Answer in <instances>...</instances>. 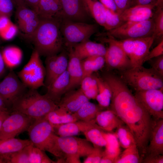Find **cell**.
I'll return each instance as SVG.
<instances>
[{"label":"cell","mask_w":163,"mask_h":163,"mask_svg":"<svg viewBox=\"0 0 163 163\" xmlns=\"http://www.w3.org/2000/svg\"><path fill=\"white\" fill-rule=\"evenodd\" d=\"M104 79L112 93L110 110L129 129L142 158L146 154L153 124L152 117L122 79L110 74Z\"/></svg>","instance_id":"cell-1"},{"label":"cell","mask_w":163,"mask_h":163,"mask_svg":"<svg viewBox=\"0 0 163 163\" xmlns=\"http://www.w3.org/2000/svg\"><path fill=\"white\" fill-rule=\"evenodd\" d=\"M40 19L30 39L40 56L47 57L57 54L62 50L64 45L60 30L61 19Z\"/></svg>","instance_id":"cell-2"},{"label":"cell","mask_w":163,"mask_h":163,"mask_svg":"<svg viewBox=\"0 0 163 163\" xmlns=\"http://www.w3.org/2000/svg\"><path fill=\"white\" fill-rule=\"evenodd\" d=\"M27 89L13 103L12 111L21 112L34 120L44 118L58 104L37 89Z\"/></svg>","instance_id":"cell-3"},{"label":"cell","mask_w":163,"mask_h":163,"mask_svg":"<svg viewBox=\"0 0 163 163\" xmlns=\"http://www.w3.org/2000/svg\"><path fill=\"white\" fill-rule=\"evenodd\" d=\"M27 131L30 140L34 146L54 155L58 158L57 163L64 162V157L56 144L57 135L45 117L34 120Z\"/></svg>","instance_id":"cell-4"},{"label":"cell","mask_w":163,"mask_h":163,"mask_svg":"<svg viewBox=\"0 0 163 163\" xmlns=\"http://www.w3.org/2000/svg\"><path fill=\"white\" fill-rule=\"evenodd\" d=\"M122 79L136 91L163 88L162 77L151 68L142 66L122 71Z\"/></svg>","instance_id":"cell-5"},{"label":"cell","mask_w":163,"mask_h":163,"mask_svg":"<svg viewBox=\"0 0 163 163\" xmlns=\"http://www.w3.org/2000/svg\"><path fill=\"white\" fill-rule=\"evenodd\" d=\"M97 29L96 24L74 21L64 18L60 22L64 44L69 49L77 44L89 40Z\"/></svg>","instance_id":"cell-6"},{"label":"cell","mask_w":163,"mask_h":163,"mask_svg":"<svg viewBox=\"0 0 163 163\" xmlns=\"http://www.w3.org/2000/svg\"><path fill=\"white\" fill-rule=\"evenodd\" d=\"M154 31V23L152 17L140 22H126L119 27L99 36L123 40L152 36Z\"/></svg>","instance_id":"cell-7"},{"label":"cell","mask_w":163,"mask_h":163,"mask_svg":"<svg viewBox=\"0 0 163 163\" xmlns=\"http://www.w3.org/2000/svg\"><path fill=\"white\" fill-rule=\"evenodd\" d=\"M40 56L34 50L27 63L18 73L20 79L28 88L37 89L44 86L45 69Z\"/></svg>","instance_id":"cell-8"},{"label":"cell","mask_w":163,"mask_h":163,"mask_svg":"<svg viewBox=\"0 0 163 163\" xmlns=\"http://www.w3.org/2000/svg\"><path fill=\"white\" fill-rule=\"evenodd\" d=\"M117 40L129 59L133 68L142 66L154 41V38L152 36Z\"/></svg>","instance_id":"cell-9"},{"label":"cell","mask_w":163,"mask_h":163,"mask_svg":"<svg viewBox=\"0 0 163 163\" xmlns=\"http://www.w3.org/2000/svg\"><path fill=\"white\" fill-rule=\"evenodd\" d=\"M100 40L109 44L104 56L108 68L122 71L132 68L129 59L117 40L104 37L100 38Z\"/></svg>","instance_id":"cell-10"},{"label":"cell","mask_w":163,"mask_h":163,"mask_svg":"<svg viewBox=\"0 0 163 163\" xmlns=\"http://www.w3.org/2000/svg\"><path fill=\"white\" fill-rule=\"evenodd\" d=\"M134 96L155 120L163 119V88L136 91Z\"/></svg>","instance_id":"cell-11"},{"label":"cell","mask_w":163,"mask_h":163,"mask_svg":"<svg viewBox=\"0 0 163 163\" xmlns=\"http://www.w3.org/2000/svg\"><path fill=\"white\" fill-rule=\"evenodd\" d=\"M34 120L21 112L12 111L2 125L0 139L15 138L20 133L27 130Z\"/></svg>","instance_id":"cell-12"},{"label":"cell","mask_w":163,"mask_h":163,"mask_svg":"<svg viewBox=\"0 0 163 163\" xmlns=\"http://www.w3.org/2000/svg\"><path fill=\"white\" fill-rule=\"evenodd\" d=\"M28 88L14 72L11 70L0 82V96L10 109L14 102Z\"/></svg>","instance_id":"cell-13"},{"label":"cell","mask_w":163,"mask_h":163,"mask_svg":"<svg viewBox=\"0 0 163 163\" xmlns=\"http://www.w3.org/2000/svg\"><path fill=\"white\" fill-rule=\"evenodd\" d=\"M56 142L60 151L66 157L76 155L80 157L87 156L92 151L93 146L86 139L74 136H60L57 135Z\"/></svg>","instance_id":"cell-14"},{"label":"cell","mask_w":163,"mask_h":163,"mask_svg":"<svg viewBox=\"0 0 163 163\" xmlns=\"http://www.w3.org/2000/svg\"><path fill=\"white\" fill-rule=\"evenodd\" d=\"M62 18L70 21L91 23L92 18L84 0H60Z\"/></svg>","instance_id":"cell-15"},{"label":"cell","mask_w":163,"mask_h":163,"mask_svg":"<svg viewBox=\"0 0 163 163\" xmlns=\"http://www.w3.org/2000/svg\"><path fill=\"white\" fill-rule=\"evenodd\" d=\"M68 62L66 52L46 57L44 86L46 88L58 77L67 70Z\"/></svg>","instance_id":"cell-16"},{"label":"cell","mask_w":163,"mask_h":163,"mask_svg":"<svg viewBox=\"0 0 163 163\" xmlns=\"http://www.w3.org/2000/svg\"><path fill=\"white\" fill-rule=\"evenodd\" d=\"M16 16L19 28L30 39L39 23L40 19L36 12L27 6L17 7Z\"/></svg>","instance_id":"cell-17"},{"label":"cell","mask_w":163,"mask_h":163,"mask_svg":"<svg viewBox=\"0 0 163 163\" xmlns=\"http://www.w3.org/2000/svg\"><path fill=\"white\" fill-rule=\"evenodd\" d=\"M154 4L139 5L130 7L125 10L120 15L124 22H140L152 18L154 13Z\"/></svg>","instance_id":"cell-18"},{"label":"cell","mask_w":163,"mask_h":163,"mask_svg":"<svg viewBox=\"0 0 163 163\" xmlns=\"http://www.w3.org/2000/svg\"><path fill=\"white\" fill-rule=\"evenodd\" d=\"M146 156L163 154V119L154 121L149 138Z\"/></svg>","instance_id":"cell-19"},{"label":"cell","mask_w":163,"mask_h":163,"mask_svg":"<svg viewBox=\"0 0 163 163\" xmlns=\"http://www.w3.org/2000/svg\"><path fill=\"white\" fill-rule=\"evenodd\" d=\"M98 126L95 119L89 121L76 120L65 124L53 126L55 133L60 136H74L88 129Z\"/></svg>","instance_id":"cell-20"},{"label":"cell","mask_w":163,"mask_h":163,"mask_svg":"<svg viewBox=\"0 0 163 163\" xmlns=\"http://www.w3.org/2000/svg\"><path fill=\"white\" fill-rule=\"evenodd\" d=\"M70 49L81 60L94 56H104L106 51L103 44L89 40L77 44Z\"/></svg>","instance_id":"cell-21"},{"label":"cell","mask_w":163,"mask_h":163,"mask_svg":"<svg viewBox=\"0 0 163 163\" xmlns=\"http://www.w3.org/2000/svg\"><path fill=\"white\" fill-rule=\"evenodd\" d=\"M34 11L40 19H62L60 0H40Z\"/></svg>","instance_id":"cell-22"},{"label":"cell","mask_w":163,"mask_h":163,"mask_svg":"<svg viewBox=\"0 0 163 163\" xmlns=\"http://www.w3.org/2000/svg\"><path fill=\"white\" fill-rule=\"evenodd\" d=\"M69 50L67 69L69 75V82L66 92L80 85L83 77L81 60L75 54L71 49Z\"/></svg>","instance_id":"cell-23"},{"label":"cell","mask_w":163,"mask_h":163,"mask_svg":"<svg viewBox=\"0 0 163 163\" xmlns=\"http://www.w3.org/2000/svg\"><path fill=\"white\" fill-rule=\"evenodd\" d=\"M88 101L89 100L80 88L66 94L61 98L58 105L68 112L73 113Z\"/></svg>","instance_id":"cell-24"},{"label":"cell","mask_w":163,"mask_h":163,"mask_svg":"<svg viewBox=\"0 0 163 163\" xmlns=\"http://www.w3.org/2000/svg\"><path fill=\"white\" fill-rule=\"evenodd\" d=\"M69 82V75L66 70L56 78L47 88V92L45 95L58 104L62 95L66 92Z\"/></svg>","instance_id":"cell-25"},{"label":"cell","mask_w":163,"mask_h":163,"mask_svg":"<svg viewBox=\"0 0 163 163\" xmlns=\"http://www.w3.org/2000/svg\"><path fill=\"white\" fill-rule=\"evenodd\" d=\"M95 120L97 124L103 130L109 132L123 123L110 109L99 111L96 115Z\"/></svg>","instance_id":"cell-26"},{"label":"cell","mask_w":163,"mask_h":163,"mask_svg":"<svg viewBox=\"0 0 163 163\" xmlns=\"http://www.w3.org/2000/svg\"><path fill=\"white\" fill-rule=\"evenodd\" d=\"M45 118L53 126L77 120L72 113L68 112L58 106L49 112Z\"/></svg>","instance_id":"cell-27"},{"label":"cell","mask_w":163,"mask_h":163,"mask_svg":"<svg viewBox=\"0 0 163 163\" xmlns=\"http://www.w3.org/2000/svg\"><path fill=\"white\" fill-rule=\"evenodd\" d=\"M31 143L30 140L15 138L0 139V155L19 151Z\"/></svg>","instance_id":"cell-28"},{"label":"cell","mask_w":163,"mask_h":163,"mask_svg":"<svg viewBox=\"0 0 163 163\" xmlns=\"http://www.w3.org/2000/svg\"><path fill=\"white\" fill-rule=\"evenodd\" d=\"M97 81L98 93L95 99L101 108L110 106L112 96L111 90L107 82L100 77L95 76Z\"/></svg>","instance_id":"cell-29"},{"label":"cell","mask_w":163,"mask_h":163,"mask_svg":"<svg viewBox=\"0 0 163 163\" xmlns=\"http://www.w3.org/2000/svg\"><path fill=\"white\" fill-rule=\"evenodd\" d=\"M101 108L88 101L72 114L77 120L89 121L95 119L97 113L101 110Z\"/></svg>","instance_id":"cell-30"},{"label":"cell","mask_w":163,"mask_h":163,"mask_svg":"<svg viewBox=\"0 0 163 163\" xmlns=\"http://www.w3.org/2000/svg\"><path fill=\"white\" fill-rule=\"evenodd\" d=\"M102 133L106 142L103 155L110 158L115 162L120 154V145L117 138L114 133H106L103 131Z\"/></svg>","instance_id":"cell-31"},{"label":"cell","mask_w":163,"mask_h":163,"mask_svg":"<svg viewBox=\"0 0 163 163\" xmlns=\"http://www.w3.org/2000/svg\"><path fill=\"white\" fill-rule=\"evenodd\" d=\"M91 16L99 24L104 27L105 21V8L97 0H84Z\"/></svg>","instance_id":"cell-32"},{"label":"cell","mask_w":163,"mask_h":163,"mask_svg":"<svg viewBox=\"0 0 163 163\" xmlns=\"http://www.w3.org/2000/svg\"><path fill=\"white\" fill-rule=\"evenodd\" d=\"M105 63L104 56H91L82 60L83 77L91 75L94 72L100 69Z\"/></svg>","instance_id":"cell-33"},{"label":"cell","mask_w":163,"mask_h":163,"mask_svg":"<svg viewBox=\"0 0 163 163\" xmlns=\"http://www.w3.org/2000/svg\"><path fill=\"white\" fill-rule=\"evenodd\" d=\"M2 55L5 66L10 69L18 65L22 57L21 50L19 48L13 46L5 48L3 51Z\"/></svg>","instance_id":"cell-34"},{"label":"cell","mask_w":163,"mask_h":163,"mask_svg":"<svg viewBox=\"0 0 163 163\" xmlns=\"http://www.w3.org/2000/svg\"><path fill=\"white\" fill-rule=\"evenodd\" d=\"M32 144L19 151L0 155L3 163H29V152Z\"/></svg>","instance_id":"cell-35"},{"label":"cell","mask_w":163,"mask_h":163,"mask_svg":"<svg viewBox=\"0 0 163 163\" xmlns=\"http://www.w3.org/2000/svg\"><path fill=\"white\" fill-rule=\"evenodd\" d=\"M138 148L136 144L125 149L119 155L115 163H138L142 162Z\"/></svg>","instance_id":"cell-36"},{"label":"cell","mask_w":163,"mask_h":163,"mask_svg":"<svg viewBox=\"0 0 163 163\" xmlns=\"http://www.w3.org/2000/svg\"><path fill=\"white\" fill-rule=\"evenodd\" d=\"M103 130L99 126L92 127L85 131L83 133L86 139L91 142L93 146L102 148L106 144L105 139L102 134Z\"/></svg>","instance_id":"cell-37"},{"label":"cell","mask_w":163,"mask_h":163,"mask_svg":"<svg viewBox=\"0 0 163 163\" xmlns=\"http://www.w3.org/2000/svg\"><path fill=\"white\" fill-rule=\"evenodd\" d=\"M116 129L114 133L122 147L125 149L133 145L136 144L133 136L127 126L122 125Z\"/></svg>","instance_id":"cell-38"},{"label":"cell","mask_w":163,"mask_h":163,"mask_svg":"<svg viewBox=\"0 0 163 163\" xmlns=\"http://www.w3.org/2000/svg\"><path fill=\"white\" fill-rule=\"evenodd\" d=\"M29 163H54L46 154L45 151L36 147L32 143L29 154Z\"/></svg>","instance_id":"cell-39"},{"label":"cell","mask_w":163,"mask_h":163,"mask_svg":"<svg viewBox=\"0 0 163 163\" xmlns=\"http://www.w3.org/2000/svg\"><path fill=\"white\" fill-rule=\"evenodd\" d=\"M105 8V21L104 27L107 31L115 29L124 23L117 13Z\"/></svg>","instance_id":"cell-40"},{"label":"cell","mask_w":163,"mask_h":163,"mask_svg":"<svg viewBox=\"0 0 163 163\" xmlns=\"http://www.w3.org/2000/svg\"><path fill=\"white\" fill-rule=\"evenodd\" d=\"M152 18L154 23V41H161L163 39V8H157Z\"/></svg>","instance_id":"cell-41"},{"label":"cell","mask_w":163,"mask_h":163,"mask_svg":"<svg viewBox=\"0 0 163 163\" xmlns=\"http://www.w3.org/2000/svg\"><path fill=\"white\" fill-rule=\"evenodd\" d=\"M104 151L102 148L93 146L90 152L84 161V163H100L101 159L103 155Z\"/></svg>","instance_id":"cell-42"},{"label":"cell","mask_w":163,"mask_h":163,"mask_svg":"<svg viewBox=\"0 0 163 163\" xmlns=\"http://www.w3.org/2000/svg\"><path fill=\"white\" fill-rule=\"evenodd\" d=\"M15 6L13 0H0V16L5 15L10 17Z\"/></svg>","instance_id":"cell-43"},{"label":"cell","mask_w":163,"mask_h":163,"mask_svg":"<svg viewBox=\"0 0 163 163\" xmlns=\"http://www.w3.org/2000/svg\"><path fill=\"white\" fill-rule=\"evenodd\" d=\"M149 60L151 61V68L158 74L163 77V55Z\"/></svg>","instance_id":"cell-44"},{"label":"cell","mask_w":163,"mask_h":163,"mask_svg":"<svg viewBox=\"0 0 163 163\" xmlns=\"http://www.w3.org/2000/svg\"><path fill=\"white\" fill-rule=\"evenodd\" d=\"M18 30L17 26L11 22L9 26L0 34V36L5 40H9L15 36Z\"/></svg>","instance_id":"cell-45"},{"label":"cell","mask_w":163,"mask_h":163,"mask_svg":"<svg viewBox=\"0 0 163 163\" xmlns=\"http://www.w3.org/2000/svg\"><path fill=\"white\" fill-rule=\"evenodd\" d=\"M163 55V39L152 50L149 51L145 59L144 62L155 58Z\"/></svg>","instance_id":"cell-46"},{"label":"cell","mask_w":163,"mask_h":163,"mask_svg":"<svg viewBox=\"0 0 163 163\" xmlns=\"http://www.w3.org/2000/svg\"><path fill=\"white\" fill-rule=\"evenodd\" d=\"M94 78L95 76L92 75L83 78L80 85H81L80 89L83 92L92 87Z\"/></svg>","instance_id":"cell-47"},{"label":"cell","mask_w":163,"mask_h":163,"mask_svg":"<svg viewBox=\"0 0 163 163\" xmlns=\"http://www.w3.org/2000/svg\"><path fill=\"white\" fill-rule=\"evenodd\" d=\"M117 8V13L120 15L123 11L130 7L132 0H113Z\"/></svg>","instance_id":"cell-48"},{"label":"cell","mask_w":163,"mask_h":163,"mask_svg":"<svg viewBox=\"0 0 163 163\" xmlns=\"http://www.w3.org/2000/svg\"><path fill=\"white\" fill-rule=\"evenodd\" d=\"M142 161L145 163H163V155L154 156L146 155Z\"/></svg>","instance_id":"cell-49"},{"label":"cell","mask_w":163,"mask_h":163,"mask_svg":"<svg viewBox=\"0 0 163 163\" xmlns=\"http://www.w3.org/2000/svg\"><path fill=\"white\" fill-rule=\"evenodd\" d=\"M10 18L5 15L0 16V34L11 23Z\"/></svg>","instance_id":"cell-50"},{"label":"cell","mask_w":163,"mask_h":163,"mask_svg":"<svg viewBox=\"0 0 163 163\" xmlns=\"http://www.w3.org/2000/svg\"><path fill=\"white\" fill-rule=\"evenodd\" d=\"M83 93L89 100L95 99L98 93V87H91Z\"/></svg>","instance_id":"cell-51"},{"label":"cell","mask_w":163,"mask_h":163,"mask_svg":"<svg viewBox=\"0 0 163 163\" xmlns=\"http://www.w3.org/2000/svg\"><path fill=\"white\" fill-rule=\"evenodd\" d=\"M106 8L117 13V8L113 0H99Z\"/></svg>","instance_id":"cell-52"},{"label":"cell","mask_w":163,"mask_h":163,"mask_svg":"<svg viewBox=\"0 0 163 163\" xmlns=\"http://www.w3.org/2000/svg\"><path fill=\"white\" fill-rule=\"evenodd\" d=\"M156 0H132L130 7L136 5L154 4Z\"/></svg>","instance_id":"cell-53"},{"label":"cell","mask_w":163,"mask_h":163,"mask_svg":"<svg viewBox=\"0 0 163 163\" xmlns=\"http://www.w3.org/2000/svg\"><path fill=\"white\" fill-rule=\"evenodd\" d=\"M80 157L76 155H69L66 157L65 163H81Z\"/></svg>","instance_id":"cell-54"},{"label":"cell","mask_w":163,"mask_h":163,"mask_svg":"<svg viewBox=\"0 0 163 163\" xmlns=\"http://www.w3.org/2000/svg\"><path fill=\"white\" fill-rule=\"evenodd\" d=\"M5 64L2 53L0 51V79L4 75L5 71Z\"/></svg>","instance_id":"cell-55"},{"label":"cell","mask_w":163,"mask_h":163,"mask_svg":"<svg viewBox=\"0 0 163 163\" xmlns=\"http://www.w3.org/2000/svg\"><path fill=\"white\" fill-rule=\"evenodd\" d=\"M10 111H6L0 110V129L5 119L10 113Z\"/></svg>","instance_id":"cell-56"},{"label":"cell","mask_w":163,"mask_h":163,"mask_svg":"<svg viewBox=\"0 0 163 163\" xmlns=\"http://www.w3.org/2000/svg\"><path fill=\"white\" fill-rule=\"evenodd\" d=\"M27 5L34 10L40 0H26Z\"/></svg>","instance_id":"cell-57"},{"label":"cell","mask_w":163,"mask_h":163,"mask_svg":"<svg viewBox=\"0 0 163 163\" xmlns=\"http://www.w3.org/2000/svg\"><path fill=\"white\" fill-rule=\"evenodd\" d=\"M114 161L108 157L103 155L100 161V163H113Z\"/></svg>","instance_id":"cell-58"},{"label":"cell","mask_w":163,"mask_h":163,"mask_svg":"<svg viewBox=\"0 0 163 163\" xmlns=\"http://www.w3.org/2000/svg\"><path fill=\"white\" fill-rule=\"evenodd\" d=\"M0 110L4 111H10L0 96Z\"/></svg>","instance_id":"cell-59"},{"label":"cell","mask_w":163,"mask_h":163,"mask_svg":"<svg viewBox=\"0 0 163 163\" xmlns=\"http://www.w3.org/2000/svg\"><path fill=\"white\" fill-rule=\"evenodd\" d=\"M13 1L17 7L22 6H27L26 0H13Z\"/></svg>","instance_id":"cell-60"},{"label":"cell","mask_w":163,"mask_h":163,"mask_svg":"<svg viewBox=\"0 0 163 163\" xmlns=\"http://www.w3.org/2000/svg\"><path fill=\"white\" fill-rule=\"evenodd\" d=\"M155 7L157 8H163V0H156Z\"/></svg>","instance_id":"cell-61"},{"label":"cell","mask_w":163,"mask_h":163,"mask_svg":"<svg viewBox=\"0 0 163 163\" xmlns=\"http://www.w3.org/2000/svg\"><path fill=\"white\" fill-rule=\"evenodd\" d=\"M0 163H3V162L0 158Z\"/></svg>","instance_id":"cell-62"}]
</instances>
